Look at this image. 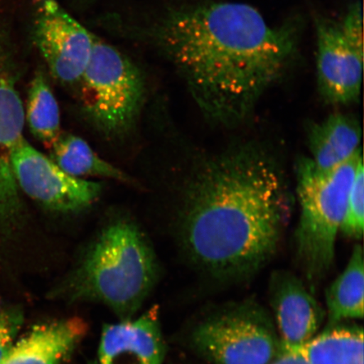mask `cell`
I'll list each match as a JSON object with an SVG mask.
<instances>
[{
  "instance_id": "6da1fadb",
  "label": "cell",
  "mask_w": 364,
  "mask_h": 364,
  "mask_svg": "<svg viewBox=\"0 0 364 364\" xmlns=\"http://www.w3.org/2000/svg\"><path fill=\"white\" fill-rule=\"evenodd\" d=\"M292 209L277 158L257 142L241 143L196 164L182 192L177 233L204 276L244 283L275 257Z\"/></svg>"
},
{
  "instance_id": "7a4b0ae2",
  "label": "cell",
  "mask_w": 364,
  "mask_h": 364,
  "mask_svg": "<svg viewBox=\"0 0 364 364\" xmlns=\"http://www.w3.org/2000/svg\"><path fill=\"white\" fill-rule=\"evenodd\" d=\"M299 34L297 21L272 26L256 9L233 2L174 8L156 27L159 48L203 115L225 127L247 122L262 95L289 71Z\"/></svg>"
},
{
  "instance_id": "3957f363",
  "label": "cell",
  "mask_w": 364,
  "mask_h": 364,
  "mask_svg": "<svg viewBox=\"0 0 364 364\" xmlns=\"http://www.w3.org/2000/svg\"><path fill=\"white\" fill-rule=\"evenodd\" d=\"M161 268L147 236L133 220L105 225L53 297L105 304L122 320L135 315L157 283Z\"/></svg>"
},
{
  "instance_id": "277c9868",
  "label": "cell",
  "mask_w": 364,
  "mask_h": 364,
  "mask_svg": "<svg viewBox=\"0 0 364 364\" xmlns=\"http://www.w3.org/2000/svg\"><path fill=\"white\" fill-rule=\"evenodd\" d=\"M362 149L334 169L323 171L301 157L296 166L300 215L295 256L308 288L315 289L333 266L336 242Z\"/></svg>"
},
{
  "instance_id": "5b68a950",
  "label": "cell",
  "mask_w": 364,
  "mask_h": 364,
  "mask_svg": "<svg viewBox=\"0 0 364 364\" xmlns=\"http://www.w3.org/2000/svg\"><path fill=\"white\" fill-rule=\"evenodd\" d=\"M186 343L208 364H270L281 348L272 314L253 299L208 309L190 326Z\"/></svg>"
},
{
  "instance_id": "8992f818",
  "label": "cell",
  "mask_w": 364,
  "mask_h": 364,
  "mask_svg": "<svg viewBox=\"0 0 364 364\" xmlns=\"http://www.w3.org/2000/svg\"><path fill=\"white\" fill-rule=\"evenodd\" d=\"M77 90L86 117L104 138L122 140L134 130L146 87L142 72L120 50L97 36Z\"/></svg>"
},
{
  "instance_id": "52a82bcc",
  "label": "cell",
  "mask_w": 364,
  "mask_h": 364,
  "mask_svg": "<svg viewBox=\"0 0 364 364\" xmlns=\"http://www.w3.org/2000/svg\"><path fill=\"white\" fill-rule=\"evenodd\" d=\"M21 76L16 44L0 31V245L15 238L26 223L25 204L13 170L14 152L24 138L25 107L18 90Z\"/></svg>"
},
{
  "instance_id": "ba28073f",
  "label": "cell",
  "mask_w": 364,
  "mask_h": 364,
  "mask_svg": "<svg viewBox=\"0 0 364 364\" xmlns=\"http://www.w3.org/2000/svg\"><path fill=\"white\" fill-rule=\"evenodd\" d=\"M318 90L324 102L345 106L360 97L363 66V11L356 2L343 19H316Z\"/></svg>"
},
{
  "instance_id": "9c48e42d",
  "label": "cell",
  "mask_w": 364,
  "mask_h": 364,
  "mask_svg": "<svg viewBox=\"0 0 364 364\" xmlns=\"http://www.w3.org/2000/svg\"><path fill=\"white\" fill-rule=\"evenodd\" d=\"M31 34L53 78L65 87L78 90L97 36L58 0H34Z\"/></svg>"
},
{
  "instance_id": "30bf717a",
  "label": "cell",
  "mask_w": 364,
  "mask_h": 364,
  "mask_svg": "<svg viewBox=\"0 0 364 364\" xmlns=\"http://www.w3.org/2000/svg\"><path fill=\"white\" fill-rule=\"evenodd\" d=\"M13 170L22 194L49 212L74 215L92 206L102 185L77 178L23 138L14 152Z\"/></svg>"
},
{
  "instance_id": "8fae6325",
  "label": "cell",
  "mask_w": 364,
  "mask_h": 364,
  "mask_svg": "<svg viewBox=\"0 0 364 364\" xmlns=\"http://www.w3.org/2000/svg\"><path fill=\"white\" fill-rule=\"evenodd\" d=\"M268 295L282 345H301L318 334L326 317V309L300 277L289 271L273 272Z\"/></svg>"
},
{
  "instance_id": "7c38bea8",
  "label": "cell",
  "mask_w": 364,
  "mask_h": 364,
  "mask_svg": "<svg viewBox=\"0 0 364 364\" xmlns=\"http://www.w3.org/2000/svg\"><path fill=\"white\" fill-rule=\"evenodd\" d=\"M165 343L156 312L104 327L100 364H162Z\"/></svg>"
},
{
  "instance_id": "4fadbf2b",
  "label": "cell",
  "mask_w": 364,
  "mask_h": 364,
  "mask_svg": "<svg viewBox=\"0 0 364 364\" xmlns=\"http://www.w3.org/2000/svg\"><path fill=\"white\" fill-rule=\"evenodd\" d=\"M362 129L356 117L341 112L309 124L307 144L318 170L334 169L360 149Z\"/></svg>"
},
{
  "instance_id": "5bb4252c",
  "label": "cell",
  "mask_w": 364,
  "mask_h": 364,
  "mask_svg": "<svg viewBox=\"0 0 364 364\" xmlns=\"http://www.w3.org/2000/svg\"><path fill=\"white\" fill-rule=\"evenodd\" d=\"M363 345L362 327L340 323L301 345L281 344L280 352L297 354L307 364H363Z\"/></svg>"
},
{
  "instance_id": "9a60e30c",
  "label": "cell",
  "mask_w": 364,
  "mask_h": 364,
  "mask_svg": "<svg viewBox=\"0 0 364 364\" xmlns=\"http://www.w3.org/2000/svg\"><path fill=\"white\" fill-rule=\"evenodd\" d=\"M327 326L364 315V262L361 245L353 247L344 271L326 290Z\"/></svg>"
},
{
  "instance_id": "2e32d148",
  "label": "cell",
  "mask_w": 364,
  "mask_h": 364,
  "mask_svg": "<svg viewBox=\"0 0 364 364\" xmlns=\"http://www.w3.org/2000/svg\"><path fill=\"white\" fill-rule=\"evenodd\" d=\"M50 149L49 158L63 171L77 178L102 177L129 185L135 184L129 175L104 161L78 136L61 134Z\"/></svg>"
},
{
  "instance_id": "e0dca14e",
  "label": "cell",
  "mask_w": 364,
  "mask_h": 364,
  "mask_svg": "<svg viewBox=\"0 0 364 364\" xmlns=\"http://www.w3.org/2000/svg\"><path fill=\"white\" fill-rule=\"evenodd\" d=\"M25 122L31 134L51 149L60 136V110L48 76L41 68L31 79L27 98Z\"/></svg>"
},
{
  "instance_id": "ac0fdd59",
  "label": "cell",
  "mask_w": 364,
  "mask_h": 364,
  "mask_svg": "<svg viewBox=\"0 0 364 364\" xmlns=\"http://www.w3.org/2000/svg\"><path fill=\"white\" fill-rule=\"evenodd\" d=\"M364 225V169L358 164L350 186L340 232L346 238L358 240L363 237Z\"/></svg>"
},
{
  "instance_id": "d6986e66",
  "label": "cell",
  "mask_w": 364,
  "mask_h": 364,
  "mask_svg": "<svg viewBox=\"0 0 364 364\" xmlns=\"http://www.w3.org/2000/svg\"><path fill=\"white\" fill-rule=\"evenodd\" d=\"M21 316L0 309V361L11 351L21 326Z\"/></svg>"
},
{
  "instance_id": "ffe728a7",
  "label": "cell",
  "mask_w": 364,
  "mask_h": 364,
  "mask_svg": "<svg viewBox=\"0 0 364 364\" xmlns=\"http://www.w3.org/2000/svg\"><path fill=\"white\" fill-rule=\"evenodd\" d=\"M270 364H307L304 359L299 356V355L288 353V352H280L279 356L275 359L274 361Z\"/></svg>"
}]
</instances>
